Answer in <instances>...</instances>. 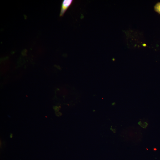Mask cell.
Segmentation results:
<instances>
[{
	"label": "cell",
	"instance_id": "6da1fadb",
	"mask_svg": "<svg viewBox=\"0 0 160 160\" xmlns=\"http://www.w3.org/2000/svg\"><path fill=\"white\" fill-rule=\"evenodd\" d=\"M73 2V0H63V1L61 7L60 16L62 17L72 5Z\"/></svg>",
	"mask_w": 160,
	"mask_h": 160
},
{
	"label": "cell",
	"instance_id": "7a4b0ae2",
	"mask_svg": "<svg viewBox=\"0 0 160 160\" xmlns=\"http://www.w3.org/2000/svg\"><path fill=\"white\" fill-rule=\"evenodd\" d=\"M154 8L155 11L160 15V2L156 3Z\"/></svg>",
	"mask_w": 160,
	"mask_h": 160
},
{
	"label": "cell",
	"instance_id": "3957f363",
	"mask_svg": "<svg viewBox=\"0 0 160 160\" xmlns=\"http://www.w3.org/2000/svg\"><path fill=\"white\" fill-rule=\"evenodd\" d=\"M138 124L142 127L143 128H145L148 125V124L146 122L144 123V124H143L141 121H139L138 123Z\"/></svg>",
	"mask_w": 160,
	"mask_h": 160
},
{
	"label": "cell",
	"instance_id": "277c9868",
	"mask_svg": "<svg viewBox=\"0 0 160 160\" xmlns=\"http://www.w3.org/2000/svg\"><path fill=\"white\" fill-rule=\"evenodd\" d=\"M12 135H10V137H12Z\"/></svg>",
	"mask_w": 160,
	"mask_h": 160
}]
</instances>
